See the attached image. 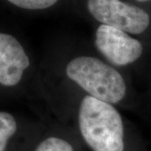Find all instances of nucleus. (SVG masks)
Wrapping results in <instances>:
<instances>
[{
  "label": "nucleus",
  "instance_id": "f257e3e1",
  "mask_svg": "<svg viewBox=\"0 0 151 151\" xmlns=\"http://www.w3.org/2000/svg\"><path fill=\"white\" fill-rule=\"evenodd\" d=\"M79 129L92 151H124V124L118 110L92 96L82 99Z\"/></svg>",
  "mask_w": 151,
  "mask_h": 151
},
{
  "label": "nucleus",
  "instance_id": "20e7f679",
  "mask_svg": "<svg viewBox=\"0 0 151 151\" xmlns=\"http://www.w3.org/2000/svg\"><path fill=\"white\" fill-rule=\"evenodd\" d=\"M95 45L108 61L119 66L134 62L143 52V46L138 40L124 30L106 24L97 28Z\"/></svg>",
  "mask_w": 151,
  "mask_h": 151
},
{
  "label": "nucleus",
  "instance_id": "0eeeda50",
  "mask_svg": "<svg viewBox=\"0 0 151 151\" xmlns=\"http://www.w3.org/2000/svg\"><path fill=\"white\" fill-rule=\"evenodd\" d=\"M34 151H74V149L65 139L57 137H49L41 141Z\"/></svg>",
  "mask_w": 151,
  "mask_h": 151
},
{
  "label": "nucleus",
  "instance_id": "6e6552de",
  "mask_svg": "<svg viewBox=\"0 0 151 151\" xmlns=\"http://www.w3.org/2000/svg\"><path fill=\"white\" fill-rule=\"evenodd\" d=\"M12 4L25 9H44L50 8L58 0H8Z\"/></svg>",
  "mask_w": 151,
  "mask_h": 151
},
{
  "label": "nucleus",
  "instance_id": "39448f33",
  "mask_svg": "<svg viewBox=\"0 0 151 151\" xmlns=\"http://www.w3.org/2000/svg\"><path fill=\"white\" fill-rule=\"evenodd\" d=\"M29 66V59L20 43L10 35L0 33V83L15 86Z\"/></svg>",
  "mask_w": 151,
  "mask_h": 151
},
{
  "label": "nucleus",
  "instance_id": "423d86ee",
  "mask_svg": "<svg viewBox=\"0 0 151 151\" xmlns=\"http://www.w3.org/2000/svg\"><path fill=\"white\" fill-rule=\"evenodd\" d=\"M17 124L10 113L0 112V151H5L9 140L14 135Z\"/></svg>",
  "mask_w": 151,
  "mask_h": 151
},
{
  "label": "nucleus",
  "instance_id": "7ed1b4c3",
  "mask_svg": "<svg viewBox=\"0 0 151 151\" xmlns=\"http://www.w3.org/2000/svg\"><path fill=\"white\" fill-rule=\"evenodd\" d=\"M87 9L102 24L130 34H141L150 24V16L144 9L120 0H87Z\"/></svg>",
  "mask_w": 151,
  "mask_h": 151
},
{
  "label": "nucleus",
  "instance_id": "1a4fd4ad",
  "mask_svg": "<svg viewBox=\"0 0 151 151\" xmlns=\"http://www.w3.org/2000/svg\"><path fill=\"white\" fill-rule=\"evenodd\" d=\"M139 2H147V1H150V0H137Z\"/></svg>",
  "mask_w": 151,
  "mask_h": 151
},
{
  "label": "nucleus",
  "instance_id": "f03ea898",
  "mask_svg": "<svg viewBox=\"0 0 151 151\" xmlns=\"http://www.w3.org/2000/svg\"><path fill=\"white\" fill-rule=\"evenodd\" d=\"M66 76L90 96L110 103H118L125 96L126 85L122 75L113 66L92 56L70 60Z\"/></svg>",
  "mask_w": 151,
  "mask_h": 151
}]
</instances>
